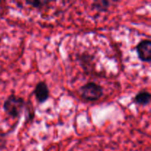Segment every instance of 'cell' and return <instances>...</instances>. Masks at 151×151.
<instances>
[{
  "label": "cell",
  "instance_id": "8",
  "mask_svg": "<svg viewBox=\"0 0 151 151\" xmlns=\"http://www.w3.org/2000/svg\"><path fill=\"white\" fill-rule=\"evenodd\" d=\"M25 3L37 10H42L48 7L50 1L47 0H27L25 1Z\"/></svg>",
  "mask_w": 151,
  "mask_h": 151
},
{
  "label": "cell",
  "instance_id": "7",
  "mask_svg": "<svg viewBox=\"0 0 151 151\" xmlns=\"http://www.w3.org/2000/svg\"><path fill=\"white\" fill-rule=\"evenodd\" d=\"M111 2L106 0H98V1H93L91 7L94 10L98 12H106L110 7Z\"/></svg>",
  "mask_w": 151,
  "mask_h": 151
},
{
  "label": "cell",
  "instance_id": "1",
  "mask_svg": "<svg viewBox=\"0 0 151 151\" xmlns=\"http://www.w3.org/2000/svg\"><path fill=\"white\" fill-rule=\"evenodd\" d=\"M26 103L24 99L16 94H10L3 104L4 112L12 119L19 118L24 111Z\"/></svg>",
  "mask_w": 151,
  "mask_h": 151
},
{
  "label": "cell",
  "instance_id": "4",
  "mask_svg": "<svg viewBox=\"0 0 151 151\" xmlns=\"http://www.w3.org/2000/svg\"><path fill=\"white\" fill-rule=\"evenodd\" d=\"M35 100L39 104L45 103L50 98V89L45 81H39L33 90Z\"/></svg>",
  "mask_w": 151,
  "mask_h": 151
},
{
  "label": "cell",
  "instance_id": "2",
  "mask_svg": "<svg viewBox=\"0 0 151 151\" xmlns=\"http://www.w3.org/2000/svg\"><path fill=\"white\" fill-rule=\"evenodd\" d=\"M78 94L86 101L96 102L103 97L104 90L100 84L94 82H88L80 87Z\"/></svg>",
  "mask_w": 151,
  "mask_h": 151
},
{
  "label": "cell",
  "instance_id": "5",
  "mask_svg": "<svg viewBox=\"0 0 151 151\" xmlns=\"http://www.w3.org/2000/svg\"><path fill=\"white\" fill-rule=\"evenodd\" d=\"M151 100V94L147 90H142L139 91L134 97V103L138 106H146L150 104Z\"/></svg>",
  "mask_w": 151,
  "mask_h": 151
},
{
  "label": "cell",
  "instance_id": "9",
  "mask_svg": "<svg viewBox=\"0 0 151 151\" xmlns=\"http://www.w3.org/2000/svg\"><path fill=\"white\" fill-rule=\"evenodd\" d=\"M24 111H26V118L27 119V121L32 120L34 118L35 112H34V109L32 107V105L30 101H27L26 103V106H25Z\"/></svg>",
  "mask_w": 151,
  "mask_h": 151
},
{
  "label": "cell",
  "instance_id": "10",
  "mask_svg": "<svg viewBox=\"0 0 151 151\" xmlns=\"http://www.w3.org/2000/svg\"><path fill=\"white\" fill-rule=\"evenodd\" d=\"M1 37L0 35V47H1Z\"/></svg>",
  "mask_w": 151,
  "mask_h": 151
},
{
  "label": "cell",
  "instance_id": "3",
  "mask_svg": "<svg viewBox=\"0 0 151 151\" xmlns=\"http://www.w3.org/2000/svg\"><path fill=\"white\" fill-rule=\"evenodd\" d=\"M137 56L141 61L150 63L151 60V41L150 39H143L136 46Z\"/></svg>",
  "mask_w": 151,
  "mask_h": 151
},
{
  "label": "cell",
  "instance_id": "6",
  "mask_svg": "<svg viewBox=\"0 0 151 151\" xmlns=\"http://www.w3.org/2000/svg\"><path fill=\"white\" fill-rule=\"evenodd\" d=\"M78 60H80V63H81L83 69L86 72H92L94 70V66H92V65H94V59L91 55L86 54L85 52L80 56Z\"/></svg>",
  "mask_w": 151,
  "mask_h": 151
}]
</instances>
